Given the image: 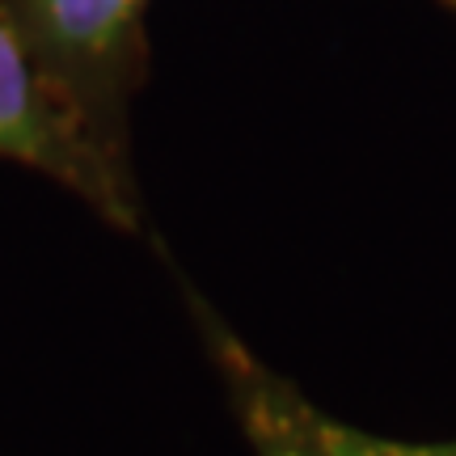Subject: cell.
<instances>
[{
	"mask_svg": "<svg viewBox=\"0 0 456 456\" xmlns=\"http://www.w3.org/2000/svg\"><path fill=\"white\" fill-rule=\"evenodd\" d=\"M195 313L254 456H456V440H385V436H368L330 419L296 385L271 372L237 334H228V326L212 309H203L195 300Z\"/></svg>",
	"mask_w": 456,
	"mask_h": 456,
	"instance_id": "3",
	"label": "cell"
},
{
	"mask_svg": "<svg viewBox=\"0 0 456 456\" xmlns=\"http://www.w3.org/2000/svg\"><path fill=\"white\" fill-rule=\"evenodd\" d=\"M38 64L89 135L131 169V102L148 81L152 0H9Z\"/></svg>",
	"mask_w": 456,
	"mask_h": 456,
	"instance_id": "1",
	"label": "cell"
},
{
	"mask_svg": "<svg viewBox=\"0 0 456 456\" xmlns=\"http://www.w3.org/2000/svg\"><path fill=\"white\" fill-rule=\"evenodd\" d=\"M440 4H444V9H452V13H456V0H440Z\"/></svg>",
	"mask_w": 456,
	"mask_h": 456,
	"instance_id": "4",
	"label": "cell"
},
{
	"mask_svg": "<svg viewBox=\"0 0 456 456\" xmlns=\"http://www.w3.org/2000/svg\"><path fill=\"white\" fill-rule=\"evenodd\" d=\"M0 161L51 178L106 224L123 232L140 228L135 174L89 135L81 114L38 64L9 0H0Z\"/></svg>",
	"mask_w": 456,
	"mask_h": 456,
	"instance_id": "2",
	"label": "cell"
}]
</instances>
